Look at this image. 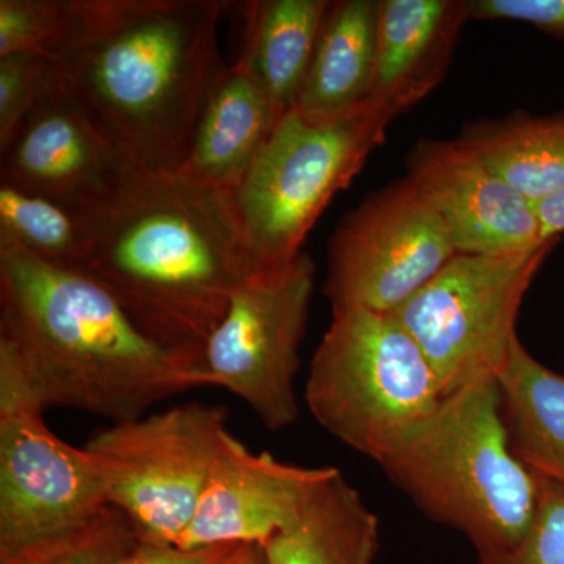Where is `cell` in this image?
<instances>
[{
    "instance_id": "cell-24",
    "label": "cell",
    "mask_w": 564,
    "mask_h": 564,
    "mask_svg": "<svg viewBox=\"0 0 564 564\" xmlns=\"http://www.w3.org/2000/svg\"><path fill=\"white\" fill-rule=\"evenodd\" d=\"M74 0H0V57L32 52L50 57L73 18Z\"/></svg>"
},
{
    "instance_id": "cell-16",
    "label": "cell",
    "mask_w": 564,
    "mask_h": 564,
    "mask_svg": "<svg viewBox=\"0 0 564 564\" xmlns=\"http://www.w3.org/2000/svg\"><path fill=\"white\" fill-rule=\"evenodd\" d=\"M274 129L269 98L242 63L226 65L204 102L177 176L198 187L234 193Z\"/></svg>"
},
{
    "instance_id": "cell-10",
    "label": "cell",
    "mask_w": 564,
    "mask_h": 564,
    "mask_svg": "<svg viewBox=\"0 0 564 564\" xmlns=\"http://www.w3.org/2000/svg\"><path fill=\"white\" fill-rule=\"evenodd\" d=\"M314 285L315 263L304 251L259 270L234 292L204 348L207 386L239 397L272 432L299 421L295 378Z\"/></svg>"
},
{
    "instance_id": "cell-23",
    "label": "cell",
    "mask_w": 564,
    "mask_h": 564,
    "mask_svg": "<svg viewBox=\"0 0 564 564\" xmlns=\"http://www.w3.org/2000/svg\"><path fill=\"white\" fill-rule=\"evenodd\" d=\"M137 544L131 522L109 507L84 529L0 558V564H121Z\"/></svg>"
},
{
    "instance_id": "cell-18",
    "label": "cell",
    "mask_w": 564,
    "mask_h": 564,
    "mask_svg": "<svg viewBox=\"0 0 564 564\" xmlns=\"http://www.w3.org/2000/svg\"><path fill=\"white\" fill-rule=\"evenodd\" d=\"M329 0H254L242 3V63L261 84L274 126L296 107Z\"/></svg>"
},
{
    "instance_id": "cell-1",
    "label": "cell",
    "mask_w": 564,
    "mask_h": 564,
    "mask_svg": "<svg viewBox=\"0 0 564 564\" xmlns=\"http://www.w3.org/2000/svg\"><path fill=\"white\" fill-rule=\"evenodd\" d=\"M223 0H74L54 90L144 174H176L225 68Z\"/></svg>"
},
{
    "instance_id": "cell-4",
    "label": "cell",
    "mask_w": 564,
    "mask_h": 564,
    "mask_svg": "<svg viewBox=\"0 0 564 564\" xmlns=\"http://www.w3.org/2000/svg\"><path fill=\"white\" fill-rule=\"evenodd\" d=\"M378 464L419 510L463 533L478 558L521 543L540 505L541 477L511 447L496 377L444 397Z\"/></svg>"
},
{
    "instance_id": "cell-3",
    "label": "cell",
    "mask_w": 564,
    "mask_h": 564,
    "mask_svg": "<svg viewBox=\"0 0 564 564\" xmlns=\"http://www.w3.org/2000/svg\"><path fill=\"white\" fill-rule=\"evenodd\" d=\"M163 343L204 359L234 292L259 272L232 193L141 173L96 214L82 269Z\"/></svg>"
},
{
    "instance_id": "cell-7",
    "label": "cell",
    "mask_w": 564,
    "mask_h": 564,
    "mask_svg": "<svg viewBox=\"0 0 564 564\" xmlns=\"http://www.w3.org/2000/svg\"><path fill=\"white\" fill-rule=\"evenodd\" d=\"M226 422L225 406L191 402L93 434L85 448L101 466L109 505L140 543H181L231 434Z\"/></svg>"
},
{
    "instance_id": "cell-22",
    "label": "cell",
    "mask_w": 564,
    "mask_h": 564,
    "mask_svg": "<svg viewBox=\"0 0 564 564\" xmlns=\"http://www.w3.org/2000/svg\"><path fill=\"white\" fill-rule=\"evenodd\" d=\"M98 212L0 182V240L54 265L82 269L90 252Z\"/></svg>"
},
{
    "instance_id": "cell-14",
    "label": "cell",
    "mask_w": 564,
    "mask_h": 564,
    "mask_svg": "<svg viewBox=\"0 0 564 564\" xmlns=\"http://www.w3.org/2000/svg\"><path fill=\"white\" fill-rule=\"evenodd\" d=\"M336 467H303L252 454L229 434L215 459L202 502L177 547L258 544L295 524Z\"/></svg>"
},
{
    "instance_id": "cell-25",
    "label": "cell",
    "mask_w": 564,
    "mask_h": 564,
    "mask_svg": "<svg viewBox=\"0 0 564 564\" xmlns=\"http://www.w3.org/2000/svg\"><path fill=\"white\" fill-rule=\"evenodd\" d=\"M52 90L47 57L32 52L0 57V148Z\"/></svg>"
},
{
    "instance_id": "cell-28",
    "label": "cell",
    "mask_w": 564,
    "mask_h": 564,
    "mask_svg": "<svg viewBox=\"0 0 564 564\" xmlns=\"http://www.w3.org/2000/svg\"><path fill=\"white\" fill-rule=\"evenodd\" d=\"M236 545L223 544L202 549L140 543L121 564H223Z\"/></svg>"
},
{
    "instance_id": "cell-9",
    "label": "cell",
    "mask_w": 564,
    "mask_h": 564,
    "mask_svg": "<svg viewBox=\"0 0 564 564\" xmlns=\"http://www.w3.org/2000/svg\"><path fill=\"white\" fill-rule=\"evenodd\" d=\"M46 410L0 348V558L84 529L110 507L101 466L51 432Z\"/></svg>"
},
{
    "instance_id": "cell-2",
    "label": "cell",
    "mask_w": 564,
    "mask_h": 564,
    "mask_svg": "<svg viewBox=\"0 0 564 564\" xmlns=\"http://www.w3.org/2000/svg\"><path fill=\"white\" fill-rule=\"evenodd\" d=\"M0 348L44 406L111 423L207 386L202 356L172 347L84 270L0 240Z\"/></svg>"
},
{
    "instance_id": "cell-21",
    "label": "cell",
    "mask_w": 564,
    "mask_h": 564,
    "mask_svg": "<svg viewBox=\"0 0 564 564\" xmlns=\"http://www.w3.org/2000/svg\"><path fill=\"white\" fill-rule=\"evenodd\" d=\"M456 140L533 203L564 188L563 111L470 121Z\"/></svg>"
},
{
    "instance_id": "cell-30",
    "label": "cell",
    "mask_w": 564,
    "mask_h": 564,
    "mask_svg": "<svg viewBox=\"0 0 564 564\" xmlns=\"http://www.w3.org/2000/svg\"><path fill=\"white\" fill-rule=\"evenodd\" d=\"M223 564H267L263 549L258 544H239Z\"/></svg>"
},
{
    "instance_id": "cell-26",
    "label": "cell",
    "mask_w": 564,
    "mask_h": 564,
    "mask_svg": "<svg viewBox=\"0 0 564 564\" xmlns=\"http://www.w3.org/2000/svg\"><path fill=\"white\" fill-rule=\"evenodd\" d=\"M477 564H564V486L541 477L540 505L521 543Z\"/></svg>"
},
{
    "instance_id": "cell-29",
    "label": "cell",
    "mask_w": 564,
    "mask_h": 564,
    "mask_svg": "<svg viewBox=\"0 0 564 564\" xmlns=\"http://www.w3.org/2000/svg\"><path fill=\"white\" fill-rule=\"evenodd\" d=\"M544 240L556 239L564 232V188L534 203Z\"/></svg>"
},
{
    "instance_id": "cell-15",
    "label": "cell",
    "mask_w": 564,
    "mask_h": 564,
    "mask_svg": "<svg viewBox=\"0 0 564 564\" xmlns=\"http://www.w3.org/2000/svg\"><path fill=\"white\" fill-rule=\"evenodd\" d=\"M467 0H380L377 66L369 106L395 120L447 76Z\"/></svg>"
},
{
    "instance_id": "cell-17",
    "label": "cell",
    "mask_w": 564,
    "mask_h": 564,
    "mask_svg": "<svg viewBox=\"0 0 564 564\" xmlns=\"http://www.w3.org/2000/svg\"><path fill=\"white\" fill-rule=\"evenodd\" d=\"M380 0L329 2L296 111L310 124H333L366 109L377 66Z\"/></svg>"
},
{
    "instance_id": "cell-13",
    "label": "cell",
    "mask_w": 564,
    "mask_h": 564,
    "mask_svg": "<svg viewBox=\"0 0 564 564\" xmlns=\"http://www.w3.org/2000/svg\"><path fill=\"white\" fill-rule=\"evenodd\" d=\"M406 166L458 254H508L547 242L532 199L458 140H419Z\"/></svg>"
},
{
    "instance_id": "cell-6",
    "label": "cell",
    "mask_w": 564,
    "mask_h": 564,
    "mask_svg": "<svg viewBox=\"0 0 564 564\" xmlns=\"http://www.w3.org/2000/svg\"><path fill=\"white\" fill-rule=\"evenodd\" d=\"M391 118L367 106L333 124L285 115L232 193L259 270L288 265L329 202L386 141Z\"/></svg>"
},
{
    "instance_id": "cell-12",
    "label": "cell",
    "mask_w": 564,
    "mask_h": 564,
    "mask_svg": "<svg viewBox=\"0 0 564 564\" xmlns=\"http://www.w3.org/2000/svg\"><path fill=\"white\" fill-rule=\"evenodd\" d=\"M140 172L68 98L52 90L0 148V182L80 209L113 203Z\"/></svg>"
},
{
    "instance_id": "cell-11",
    "label": "cell",
    "mask_w": 564,
    "mask_h": 564,
    "mask_svg": "<svg viewBox=\"0 0 564 564\" xmlns=\"http://www.w3.org/2000/svg\"><path fill=\"white\" fill-rule=\"evenodd\" d=\"M456 254L440 214L406 176L370 193L339 223L325 295L333 310L392 314Z\"/></svg>"
},
{
    "instance_id": "cell-27",
    "label": "cell",
    "mask_w": 564,
    "mask_h": 564,
    "mask_svg": "<svg viewBox=\"0 0 564 564\" xmlns=\"http://www.w3.org/2000/svg\"><path fill=\"white\" fill-rule=\"evenodd\" d=\"M470 20L518 21L564 41V0H467Z\"/></svg>"
},
{
    "instance_id": "cell-20",
    "label": "cell",
    "mask_w": 564,
    "mask_h": 564,
    "mask_svg": "<svg viewBox=\"0 0 564 564\" xmlns=\"http://www.w3.org/2000/svg\"><path fill=\"white\" fill-rule=\"evenodd\" d=\"M516 456L534 474L564 486V377L547 369L516 339L497 373Z\"/></svg>"
},
{
    "instance_id": "cell-8",
    "label": "cell",
    "mask_w": 564,
    "mask_h": 564,
    "mask_svg": "<svg viewBox=\"0 0 564 564\" xmlns=\"http://www.w3.org/2000/svg\"><path fill=\"white\" fill-rule=\"evenodd\" d=\"M558 240L508 254H456L393 311L444 397L503 369L518 339L516 321L527 292Z\"/></svg>"
},
{
    "instance_id": "cell-19",
    "label": "cell",
    "mask_w": 564,
    "mask_h": 564,
    "mask_svg": "<svg viewBox=\"0 0 564 564\" xmlns=\"http://www.w3.org/2000/svg\"><path fill=\"white\" fill-rule=\"evenodd\" d=\"M262 549L267 564H375L380 522L336 467L299 521Z\"/></svg>"
},
{
    "instance_id": "cell-5",
    "label": "cell",
    "mask_w": 564,
    "mask_h": 564,
    "mask_svg": "<svg viewBox=\"0 0 564 564\" xmlns=\"http://www.w3.org/2000/svg\"><path fill=\"white\" fill-rule=\"evenodd\" d=\"M443 400L421 348L392 314L333 310L304 386L307 410L326 432L380 463Z\"/></svg>"
}]
</instances>
